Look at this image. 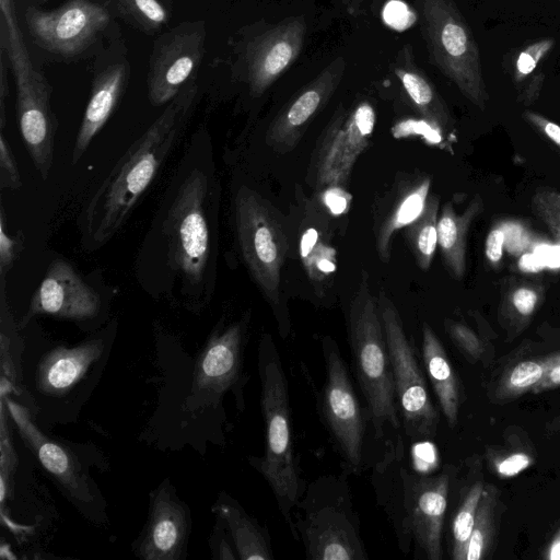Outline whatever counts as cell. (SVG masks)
I'll return each instance as SVG.
<instances>
[{
  "label": "cell",
  "mask_w": 560,
  "mask_h": 560,
  "mask_svg": "<svg viewBox=\"0 0 560 560\" xmlns=\"http://www.w3.org/2000/svg\"><path fill=\"white\" fill-rule=\"evenodd\" d=\"M555 40L551 38L540 39L522 50L515 61L514 80L516 83L524 81L533 73L542 58L551 50Z\"/></svg>",
  "instance_id": "38"
},
{
  "label": "cell",
  "mask_w": 560,
  "mask_h": 560,
  "mask_svg": "<svg viewBox=\"0 0 560 560\" xmlns=\"http://www.w3.org/2000/svg\"><path fill=\"white\" fill-rule=\"evenodd\" d=\"M104 350L102 339H91L72 348L58 347L47 352L37 365V388L51 396L69 392Z\"/></svg>",
  "instance_id": "21"
},
{
  "label": "cell",
  "mask_w": 560,
  "mask_h": 560,
  "mask_svg": "<svg viewBox=\"0 0 560 560\" xmlns=\"http://www.w3.org/2000/svg\"><path fill=\"white\" fill-rule=\"evenodd\" d=\"M260 407L265 428V451L250 458L265 478L278 508L293 534L292 511L303 492L294 456L289 390L279 352L269 336L261 339L258 351Z\"/></svg>",
  "instance_id": "4"
},
{
  "label": "cell",
  "mask_w": 560,
  "mask_h": 560,
  "mask_svg": "<svg viewBox=\"0 0 560 560\" xmlns=\"http://www.w3.org/2000/svg\"><path fill=\"white\" fill-rule=\"evenodd\" d=\"M445 329L463 355L471 363L481 359L485 352L482 339L466 324L447 319Z\"/></svg>",
  "instance_id": "36"
},
{
  "label": "cell",
  "mask_w": 560,
  "mask_h": 560,
  "mask_svg": "<svg viewBox=\"0 0 560 560\" xmlns=\"http://www.w3.org/2000/svg\"><path fill=\"white\" fill-rule=\"evenodd\" d=\"M420 30L430 63L475 106L489 101L478 44L454 0H418Z\"/></svg>",
  "instance_id": "8"
},
{
  "label": "cell",
  "mask_w": 560,
  "mask_h": 560,
  "mask_svg": "<svg viewBox=\"0 0 560 560\" xmlns=\"http://www.w3.org/2000/svg\"><path fill=\"white\" fill-rule=\"evenodd\" d=\"M1 424H0V448H1V458H0V499L1 504L3 505L5 497L9 495V490L11 489L10 483L12 481V476L18 466V457L14 452L11 435L8 428L7 422V407L3 400H1Z\"/></svg>",
  "instance_id": "34"
},
{
  "label": "cell",
  "mask_w": 560,
  "mask_h": 560,
  "mask_svg": "<svg viewBox=\"0 0 560 560\" xmlns=\"http://www.w3.org/2000/svg\"><path fill=\"white\" fill-rule=\"evenodd\" d=\"M524 119H526L533 127H535L540 133L553 142L560 148V126L549 120L545 116L526 110L523 113Z\"/></svg>",
  "instance_id": "41"
},
{
  "label": "cell",
  "mask_w": 560,
  "mask_h": 560,
  "mask_svg": "<svg viewBox=\"0 0 560 560\" xmlns=\"http://www.w3.org/2000/svg\"><path fill=\"white\" fill-rule=\"evenodd\" d=\"M351 196L339 186H329L323 194V201L334 214L347 211Z\"/></svg>",
  "instance_id": "43"
},
{
  "label": "cell",
  "mask_w": 560,
  "mask_h": 560,
  "mask_svg": "<svg viewBox=\"0 0 560 560\" xmlns=\"http://www.w3.org/2000/svg\"><path fill=\"white\" fill-rule=\"evenodd\" d=\"M532 209L560 243V192L540 189L532 197Z\"/></svg>",
  "instance_id": "35"
},
{
  "label": "cell",
  "mask_w": 560,
  "mask_h": 560,
  "mask_svg": "<svg viewBox=\"0 0 560 560\" xmlns=\"http://www.w3.org/2000/svg\"><path fill=\"white\" fill-rule=\"evenodd\" d=\"M25 21L43 48L71 57L83 51L107 26L109 14L89 0H69L51 11L31 7L25 12Z\"/></svg>",
  "instance_id": "14"
},
{
  "label": "cell",
  "mask_w": 560,
  "mask_h": 560,
  "mask_svg": "<svg viewBox=\"0 0 560 560\" xmlns=\"http://www.w3.org/2000/svg\"><path fill=\"white\" fill-rule=\"evenodd\" d=\"M293 537L304 544L310 560H364L368 558L359 534L345 476H325L313 481L299 500Z\"/></svg>",
  "instance_id": "6"
},
{
  "label": "cell",
  "mask_w": 560,
  "mask_h": 560,
  "mask_svg": "<svg viewBox=\"0 0 560 560\" xmlns=\"http://www.w3.org/2000/svg\"><path fill=\"white\" fill-rule=\"evenodd\" d=\"M127 83V67L122 62L109 65L94 79L91 96L77 133L71 162L83 156L93 138L109 119Z\"/></svg>",
  "instance_id": "22"
},
{
  "label": "cell",
  "mask_w": 560,
  "mask_h": 560,
  "mask_svg": "<svg viewBox=\"0 0 560 560\" xmlns=\"http://www.w3.org/2000/svg\"><path fill=\"white\" fill-rule=\"evenodd\" d=\"M347 61L339 56L283 106L266 135L268 145L279 152L292 150L314 117L327 105L346 72Z\"/></svg>",
  "instance_id": "17"
},
{
  "label": "cell",
  "mask_w": 560,
  "mask_h": 560,
  "mask_svg": "<svg viewBox=\"0 0 560 560\" xmlns=\"http://www.w3.org/2000/svg\"><path fill=\"white\" fill-rule=\"evenodd\" d=\"M482 210V198L476 195L460 214L456 213L451 202L445 203L438 219V246L446 268L456 279L465 275L468 231Z\"/></svg>",
  "instance_id": "25"
},
{
  "label": "cell",
  "mask_w": 560,
  "mask_h": 560,
  "mask_svg": "<svg viewBox=\"0 0 560 560\" xmlns=\"http://www.w3.org/2000/svg\"><path fill=\"white\" fill-rule=\"evenodd\" d=\"M559 355L560 350L511 363L503 370L493 386L492 401L495 404L509 402L530 393Z\"/></svg>",
  "instance_id": "28"
},
{
  "label": "cell",
  "mask_w": 560,
  "mask_h": 560,
  "mask_svg": "<svg viewBox=\"0 0 560 560\" xmlns=\"http://www.w3.org/2000/svg\"><path fill=\"white\" fill-rule=\"evenodd\" d=\"M405 453L401 439L386 442L372 476L377 501L392 523L400 550L408 552L413 544L417 557L441 560L451 467L424 475L405 465Z\"/></svg>",
  "instance_id": "3"
},
{
  "label": "cell",
  "mask_w": 560,
  "mask_h": 560,
  "mask_svg": "<svg viewBox=\"0 0 560 560\" xmlns=\"http://www.w3.org/2000/svg\"><path fill=\"white\" fill-rule=\"evenodd\" d=\"M23 234L15 236L7 233L3 209L0 211V278H5L12 269L22 249Z\"/></svg>",
  "instance_id": "39"
},
{
  "label": "cell",
  "mask_w": 560,
  "mask_h": 560,
  "mask_svg": "<svg viewBox=\"0 0 560 560\" xmlns=\"http://www.w3.org/2000/svg\"><path fill=\"white\" fill-rule=\"evenodd\" d=\"M560 387V355L548 368L540 381L534 386L530 393L540 394Z\"/></svg>",
  "instance_id": "45"
},
{
  "label": "cell",
  "mask_w": 560,
  "mask_h": 560,
  "mask_svg": "<svg viewBox=\"0 0 560 560\" xmlns=\"http://www.w3.org/2000/svg\"><path fill=\"white\" fill-rule=\"evenodd\" d=\"M377 306L394 375L396 404L405 434L425 441L436 434L439 413L425 378L405 332L399 313L389 296L380 291Z\"/></svg>",
  "instance_id": "10"
},
{
  "label": "cell",
  "mask_w": 560,
  "mask_h": 560,
  "mask_svg": "<svg viewBox=\"0 0 560 560\" xmlns=\"http://www.w3.org/2000/svg\"><path fill=\"white\" fill-rule=\"evenodd\" d=\"M375 121L373 107L362 102L349 115L340 107L325 131L316 161L319 185L339 186L368 145Z\"/></svg>",
  "instance_id": "15"
},
{
  "label": "cell",
  "mask_w": 560,
  "mask_h": 560,
  "mask_svg": "<svg viewBox=\"0 0 560 560\" xmlns=\"http://www.w3.org/2000/svg\"><path fill=\"white\" fill-rule=\"evenodd\" d=\"M502 228L505 234L504 247L513 254L522 253L528 245V237L524 229L517 224H504Z\"/></svg>",
  "instance_id": "44"
},
{
  "label": "cell",
  "mask_w": 560,
  "mask_h": 560,
  "mask_svg": "<svg viewBox=\"0 0 560 560\" xmlns=\"http://www.w3.org/2000/svg\"><path fill=\"white\" fill-rule=\"evenodd\" d=\"M322 349L326 378L320 395V413L347 467L357 472L362 463L365 419L337 342L324 337Z\"/></svg>",
  "instance_id": "11"
},
{
  "label": "cell",
  "mask_w": 560,
  "mask_h": 560,
  "mask_svg": "<svg viewBox=\"0 0 560 560\" xmlns=\"http://www.w3.org/2000/svg\"><path fill=\"white\" fill-rule=\"evenodd\" d=\"M303 16L285 18L259 27L243 50L245 81L255 96L266 92L296 61L304 47Z\"/></svg>",
  "instance_id": "13"
},
{
  "label": "cell",
  "mask_w": 560,
  "mask_h": 560,
  "mask_svg": "<svg viewBox=\"0 0 560 560\" xmlns=\"http://www.w3.org/2000/svg\"><path fill=\"white\" fill-rule=\"evenodd\" d=\"M236 240L242 257L266 300H280V273L288 241L273 209L255 190L242 186L234 200Z\"/></svg>",
  "instance_id": "9"
},
{
  "label": "cell",
  "mask_w": 560,
  "mask_h": 560,
  "mask_svg": "<svg viewBox=\"0 0 560 560\" xmlns=\"http://www.w3.org/2000/svg\"><path fill=\"white\" fill-rule=\"evenodd\" d=\"M245 330L242 320L211 336L196 365V388L221 395L236 383L242 370Z\"/></svg>",
  "instance_id": "20"
},
{
  "label": "cell",
  "mask_w": 560,
  "mask_h": 560,
  "mask_svg": "<svg viewBox=\"0 0 560 560\" xmlns=\"http://www.w3.org/2000/svg\"><path fill=\"white\" fill-rule=\"evenodd\" d=\"M430 186L431 179L429 177L408 186L389 208L376 233V249L382 261L387 262L389 260L393 234L397 230L409 225L423 211Z\"/></svg>",
  "instance_id": "27"
},
{
  "label": "cell",
  "mask_w": 560,
  "mask_h": 560,
  "mask_svg": "<svg viewBox=\"0 0 560 560\" xmlns=\"http://www.w3.org/2000/svg\"><path fill=\"white\" fill-rule=\"evenodd\" d=\"M101 305L98 293L75 268L66 259L57 258L49 264L34 291L22 325L37 315L85 320L95 317Z\"/></svg>",
  "instance_id": "16"
},
{
  "label": "cell",
  "mask_w": 560,
  "mask_h": 560,
  "mask_svg": "<svg viewBox=\"0 0 560 560\" xmlns=\"http://www.w3.org/2000/svg\"><path fill=\"white\" fill-rule=\"evenodd\" d=\"M347 327L355 378L366 401L374 436L381 440L386 429L398 430L401 422L377 298L371 292L365 272L350 303Z\"/></svg>",
  "instance_id": "5"
},
{
  "label": "cell",
  "mask_w": 560,
  "mask_h": 560,
  "mask_svg": "<svg viewBox=\"0 0 560 560\" xmlns=\"http://www.w3.org/2000/svg\"><path fill=\"white\" fill-rule=\"evenodd\" d=\"M551 428L553 431L560 433V416L553 419Z\"/></svg>",
  "instance_id": "50"
},
{
  "label": "cell",
  "mask_w": 560,
  "mask_h": 560,
  "mask_svg": "<svg viewBox=\"0 0 560 560\" xmlns=\"http://www.w3.org/2000/svg\"><path fill=\"white\" fill-rule=\"evenodd\" d=\"M226 524L241 560H272L270 538L265 527L248 516L237 502L222 493L214 508Z\"/></svg>",
  "instance_id": "26"
},
{
  "label": "cell",
  "mask_w": 560,
  "mask_h": 560,
  "mask_svg": "<svg viewBox=\"0 0 560 560\" xmlns=\"http://www.w3.org/2000/svg\"><path fill=\"white\" fill-rule=\"evenodd\" d=\"M22 178L11 145L0 132V188L20 189Z\"/></svg>",
  "instance_id": "40"
},
{
  "label": "cell",
  "mask_w": 560,
  "mask_h": 560,
  "mask_svg": "<svg viewBox=\"0 0 560 560\" xmlns=\"http://www.w3.org/2000/svg\"><path fill=\"white\" fill-rule=\"evenodd\" d=\"M218 558L219 559H228V560L236 559V556L234 555L231 546L223 537L221 538V540L219 542Z\"/></svg>",
  "instance_id": "49"
},
{
  "label": "cell",
  "mask_w": 560,
  "mask_h": 560,
  "mask_svg": "<svg viewBox=\"0 0 560 560\" xmlns=\"http://www.w3.org/2000/svg\"><path fill=\"white\" fill-rule=\"evenodd\" d=\"M184 505L163 486L152 499L147 530L138 555L147 560H175L180 557L187 536Z\"/></svg>",
  "instance_id": "19"
},
{
  "label": "cell",
  "mask_w": 560,
  "mask_h": 560,
  "mask_svg": "<svg viewBox=\"0 0 560 560\" xmlns=\"http://www.w3.org/2000/svg\"><path fill=\"white\" fill-rule=\"evenodd\" d=\"M2 47L5 50L16 88V119L24 145L43 179L54 161L57 120L50 106V89L32 63L16 23L11 0H0Z\"/></svg>",
  "instance_id": "7"
},
{
  "label": "cell",
  "mask_w": 560,
  "mask_h": 560,
  "mask_svg": "<svg viewBox=\"0 0 560 560\" xmlns=\"http://www.w3.org/2000/svg\"><path fill=\"white\" fill-rule=\"evenodd\" d=\"M440 199L429 196L421 214L406 226L408 244L418 266L428 270L438 246V219Z\"/></svg>",
  "instance_id": "31"
},
{
  "label": "cell",
  "mask_w": 560,
  "mask_h": 560,
  "mask_svg": "<svg viewBox=\"0 0 560 560\" xmlns=\"http://www.w3.org/2000/svg\"><path fill=\"white\" fill-rule=\"evenodd\" d=\"M9 94L5 66L1 58V75H0V129L3 131L5 127V97Z\"/></svg>",
  "instance_id": "46"
},
{
  "label": "cell",
  "mask_w": 560,
  "mask_h": 560,
  "mask_svg": "<svg viewBox=\"0 0 560 560\" xmlns=\"http://www.w3.org/2000/svg\"><path fill=\"white\" fill-rule=\"evenodd\" d=\"M205 40L202 21L182 23L155 40L147 79L154 106L167 104L192 79L205 54Z\"/></svg>",
  "instance_id": "12"
},
{
  "label": "cell",
  "mask_w": 560,
  "mask_h": 560,
  "mask_svg": "<svg viewBox=\"0 0 560 560\" xmlns=\"http://www.w3.org/2000/svg\"><path fill=\"white\" fill-rule=\"evenodd\" d=\"M422 359L439 405L450 428L458 420L462 387L446 351L428 323L422 324Z\"/></svg>",
  "instance_id": "24"
},
{
  "label": "cell",
  "mask_w": 560,
  "mask_h": 560,
  "mask_svg": "<svg viewBox=\"0 0 560 560\" xmlns=\"http://www.w3.org/2000/svg\"><path fill=\"white\" fill-rule=\"evenodd\" d=\"M542 300V289L534 283H520L511 287L504 294L499 318L502 326L512 334L524 330Z\"/></svg>",
  "instance_id": "30"
},
{
  "label": "cell",
  "mask_w": 560,
  "mask_h": 560,
  "mask_svg": "<svg viewBox=\"0 0 560 560\" xmlns=\"http://www.w3.org/2000/svg\"><path fill=\"white\" fill-rule=\"evenodd\" d=\"M124 9L141 25L158 28L167 21V12L159 0H121Z\"/></svg>",
  "instance_id": "37"
},
{
  "label": "cell",
  "mask_w": 560,
  "mask_h": 560,
  "mask_svg": "<svg viewBox=\"0 0 560 560\" xmlns=\"http://www.w3.org/2000/svg\"><path fill=\"white\" fill-rule=\"evenodd\" d=\"M346 12L352 18H359L365 13V0H340Z\"/></svg>",
  "instance_id": "47"
},
{
  "label": "cell",
  "mask_w": 560,
  "mask_h": 560,
  "mask_svg": "<svg viewBox=\"0 0 560 560\" xmlns=\"http://www.w3.org/2000/svg\"><path fill=\"white\" fill-rule=\"evenodd\" d=\"M483 487L482 481L474 482L465 492L453 517L451 532V557L453 560H466L477 506Z\"/></svg>",
  "instance_id": "32"
},
{
  "label": "cell",
  "mask_w": 560,
  "mask_h": 560,
  "mask_svg": "<svg viewBox=\"0 0 560 560\" xmlns=\"http://www.w3.org/2000/svg\"><path fill=\"white\" fill-rule=\"evenodd\" d=\"M8 413L16 425L21 439L37 457L43 467L74 498L89 501L93 497L81 468L71 452L63 445L47 438L33 422L27 408L1 396Z\"/></svg>",
  "instance_id": "18"
},
{
  "label": "cell",
  "mask_w": 560,
  "mask_h": 560,
  "mask_svg": "<svg viewBox=\"0 0 560 560\" xmlns=\"http://www.w3.org/2000/svg\"><path fill=\"white\" fill-rule=\"evenodd\" d=\"M211 145L199 130L180 160L138 257L137 275L150 292L175 291L202 303L214 288L219 185Z\"/></svg>",
  "instance_id": "1"
},
{
  "label": "cell",
  "mask_w": 560,
  "mask_h": 560,
  "mask_svg": "<svg viewBox=\"0 0 560 560\" xmlns=\"http://www.w3.org/2000/svg\"><path fill=\"white\" fill-rule=\"evenodd\" d=\"M547 559H560V528L555 534L546 550Z\"/></svg>",
  "instance_id": "48"
},
{
  "label": "cell",
  "mask_w": 560,
  "mask_h": 560,
  "mask_svg": "<svg viewBox=\"0 0 560 560\" xmlns=\"http://www.w3.org/2000/svg\"><path fill=\"white\" fill-rule=\"evenodd\" d=\"M407 96L425 122L438 131H446L452 126L450 112L425 72L416 63L412 48L404 45L392 65Z\"/></svg>",
  "instance_id": "23"
},
{
  "label": "cell",
  "mask_w": 560,
  "mask_h": 560,
  "mask_svg": "<svg viewBox=\"0 0 560 560\" xmlns=\"http://www.w3.org/2000/svg\"><path fill=\"white\" fill-rule=\"evenodd\" d=\"M301 256L308 275L314 280H323L336 269V253L318 241L314 229L307 230L301 240Z\"/></svg>",
  "instance_id": "33"
},
{
  "label": "cell",
  "mask_w": 560,
  "mask_h": 560,
  "mask_svg": "<svg viewBox=\"0 0 560 560\" xmlns=\"http://www.w3.org/2000/svg\"><path fill=\"white\" fill-rule=\"evenodd\" d=\"M505 244V234L502 225H497L487 235L485 253L488 261L497 266L502 258Z\"/></svg>",
  "instance_id": "42"
},
{
  "label": "cell",
  "mask_w": 560,
  "mask_h": 560,
  "mask_svg": "<svg viewBox=\"0 0 560 560\" xmlns=\"http://www.w3.org/2000/svg\"><path fill=\"white\" fill-rule=\"evenodd\" d=\"M500 492L493 485L483 487L468 544L466 560H483L492 556L499 528Z\"/></svg>",
  "instance_id": "29"
},
{
  "label": "cell",
  "mask_w": 560,
  "mask_h": 560,
  "mask_svg": "<svg viewBox=\"0 0 560 560\" xmlns=\"http://www.w3.org/2000/svg\"><path fill=\"white\" fill-rule=\"evenodd\" d=\"M385 1L386 0H372V9L378 10V8H381Z\"/></svg>",
  "instance_id": "51"
},
{
  "label": "cell",
  "mask_w": 560,
  "mask_h": 560,
  "mask_svg": "<svg viewBox=\"0 0 560 560\" xmlns=\"http://www.w3.org/2000/svg\"><path fill=\"white\" fill-rule=\"evenodd\" d=\"M197 94L192 78L100 184L78 221L83 249H98L121 229L180 139Z\"/></svg>",
  "instance_id": "2"
}]
</instances>
